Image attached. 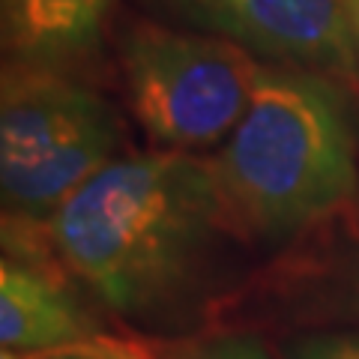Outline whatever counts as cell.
Here are the masks:
<instances>
[{
	"label": "cell",
	"mask_w": 359,
	"mask_h": 359,
	"mask_svg": "<svg viewBox=\"0 0 359 359\" xmlns=\"http://www.w3.org/2000/svg\"><path fill=\"white\" fill-rule=\"evenodd\" d=\"M63 273L138 327H174L204 297L228 240H243L212 156L147 150L105 165L42 222Z\"/></svg>",
	"instance_id": "cell-1"
},
{
	"label": "cell",
	"mask_w": 359,
	"mask_h": 359,
	"mask_svg": "<svg viewBox=\"0 0 359 359\" xmlns=\"http://www.w3.org/2000/svg\"><path fill=\"white\" fill-rule=\"evenodd\" d=\"M212 165L243 243L282 245L318 228L359 189L344 81L264 63L249 111Z\"/></svg>",
	"instance_id": "cell-2"
},
{
	"label": "cell",
	"mask_w": 359,
	"mask_h": 359,
	"mask_svg": "<svg viewBox=\"0 0 359 359\" xmlns=\"http://www.w3.org/2000/svg\"><path fill=\"white\" fill-rule=\"evenodd\" d=\"M129 111L153 150L222 147L252 105L264 63L243 45L153 18L111 30Z\"/></svg>",
	"instance_id": "cell-3"
},
{
	"label": "cell",
	"mask_w": 359,
	"mask_h": 359,
	"mask_svg": "<svg viewBox=\"0 0 359 359\" xmlns=\"http://www.w3.org/2000/svg\"><path fill=\"white\" fill-rule=\"evenodd\" d=\"M120 144V111L96 87L72 72L4 63L0 189L6 219L48 222L117 159Z\"/></svg>",
	"instance_id": "cell-4"
},
{
	"label": "cell",
	"mask_w": 359,
	"mask_h": 359,
	"mask_svg": "<svg viewBox=\"0 0 359 359\" xmlns=\"http://www.w3.org/2000/svg\"><path fill=\"white\" fill-rule=\"evenodd\" d=\"M177 25L212 33L261 63L353 81L359 60L344 0H147Z\"/></svg>",
	"instance_id": "cell-5"
},
{
	"label": "cell",
	"mask_w": 359,
	"mask_h": 359,
	"mask_svg": "<svg viewBox=\"0 0 359 359\" xmlns=\"http://www.w3.org/2000/svg\"><path fill=\"white\" fill-rule=\"evenodd\" d=\"M0 264V344L15 353H45L90 339L102 320L72 290V278L48 252L39 224H6Z\"/></svg>",
	"instance_id": "cell-6"
},
{
	"label": "cell",
	"mask_w": 359,
	"mask_h": 359,
	"mask_svg": "<svg viewBox=\"0 0 359 359\" xmlns=\"http://www.w3.org/2000/svg\"><path fill=\"white\" fill-rule=\"evenodd\" d=\"M120 0H0L6 63L72 72L102 51Z\"/></svg>",
	"instance_id": "cell-7"
},
{
	"label": "cell",
	"mask_w": 359,
	"mask_h": 359,
	"mask_svg": "<svg viewBox=\"0 0 359 359\" xmlns=\"http://www.w3.org/2000/svg\"><path fill=\"white\" fill-rule=\"evenodd\" d=\"M33 359H174V344L147 339V335L96 332L90 339L33 353Z\"/></svg>",
	"instance_id": "cell-8"
},
{
	"label": "cell",
	"mask_w": 359,
	"mask_h": 359,
	"mask_svg": "<svg viewBox=\"0 0 359 359\" xmlns=\"http://www.w3.org/2000/svg\"><path fill=\"white\" fill-rule=\"evenodd\" d=\"M174 359H273L252 335H207L174 344Z\"/></svg>",
	"instance_id": "cell-9"
},
{
	"label": "cell",
	"mask_w": 359,
	"mask_h": 359,
	"mask_svg": "<svg viewBox=\"0 0 359 359\" xmlns=\"http://www.w3.org/2000/svg\"><path fill=\"white\" fill-rule=\"evenodd\" d=\"M285 359H359V330H320L297 335Z\"/></svg>",
	"instance_id": "cell-10"
},
{
	"label": "cell",
	"mask_w": 359,
	"mask_h": 359,
	"mask_svg": "<svg viewBox=\"0 0 359 359\" xmlns=\"http://www.w3.org/2000/svg\"><path fill=\"white\" fill-rule=\"evenodd\" d=\"M347 294H351V306L359 314V252L353 255V264L347 269Z\"/></svg>",
	"instance_id": "cell-11"
},
{
	"label": "cell",
	"mask_w": 359,
	"mask_h": 359,
	"mask_svg": "<svg viewBox=\"0 0 359 359\" xmlns=\"http://www.w3.org/2000/svg\"><path fill=\"white\" fill-rule=\"evenodd\" d=\"M344 9H347V21H351V36H353V48L359 60V0H344Z\"/></svg>",
	"instance_id": "cell-12"
},
{
	"label": "cell",
	"mask_w": 359,
	"mask_h": 359,
	"mask_svg": "<svg viewBox=\"0 0 359 359\" xmlns=\"http://www.w3.org/2000/svg\"><path fill=\"white\" fill-rule=\"evenodd\" d=\"M0 359H33V353H15V351H4Z\"/></svg>",
	"instance_id": "cell-13"
}]
</instances>
